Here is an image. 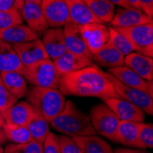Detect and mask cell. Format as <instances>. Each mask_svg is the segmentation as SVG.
Segmentation results:
<instances>
[{
    "mask_svg": "<svg viewBox=\"0 0 153 153\" xmlns=\"http://www.w3.org/2000/svg\"><path fill=\"white\" fill-rule=\"evenodd\" d=\"M26 127L30 131L32 140L41 144H43L49 133L51 132L49 122L35 112L30 118L29 122L27 123Z\"/></svg>",
    "mask_w": 153,
    "mask_h": 153,
    "instance_id": "83f0119b",
    "label": "cell"
},
{
    "mask_svg": "<svg viewBox=\"0 0 153 153\" xmlns=\"http://www.w3.org/2000/svg\"><path fill=\"white\" fill-rule=\"evenodd\" d=\"M26 101L33 111L51 123L64 107L65 95L56 88H45L33 86L27 91Z\"/></svg>",
    "mask_w": 153,
    "mask_h": 153,
    "instance_id": "3957f363",
    "label": "cell"
},
{
    "mask_svg": "<svg viewBox=\"0 0 153 153\" xmlns=\"http://www.w3.org/2000/svg\"><path fill=\"white\" fill-rule=\"evenodd\" d=\"M80 30L91 55L98 51L109 40L108 27L100 22L80 25Z\"/></svg>",
    "mask_w": 153,
    "mask_h": 153,
    "instance_id": "ba28073f",
    "label": "cell"
},
{
    "mask_svg": "<svg viewBox=\"0 0 153 153\" xmlns=\"http://www.w3.org/2000/svg\"><path fill=\"white\" fill-rule=\"evenodd\" d=\"M24 2H34V3H37V4H40V1L41 0H23Z\"/></svg>",
    "mask_w": 153,
    "mask_h": 153,
    "instance_id": "ee69618b",
    "label": "cell"
},
{
    "mask_svg": "<svg viewBox=\"0 0 153 153\" xmlns=\"http://www.w3.org/2000/svg\"><path fill=\"white\" fill-rule=\"evenodd\" d=\"M0 78L5 87L18 99L26 96L29 89H27V80L22 74L18 72H4L0 73Z\"/></svg>",
    "mask_w": 153,
    "mask_h": 153,
    "instance_id": "484cf974",
    "label": "cell"
},
{
    "mask_svg": "<svg viewBox=\"0 0 153 153\" xmlns=\"http://www.w3.org/2000/svg\"><path fill=\"white\" fill-rule=\"evenodd\" d=\"M108 1L112 3L114 6L117 5V6H118V7H120L122 8H130V7H132L130 6V4L128 3V0H108Z\"/></svg>",
    "mask_w": 153,
    "mask_h": 153,
    "instance_id": "ab89813d",
    "label": "cell"
},
{
    "mask_svg": "<svg viewBox=\"0 0 153 153\" xmlns=\"http://www.w3.org/2000/svg\"><path fill=\"white\" fill-rule=\"evenodd\" d=\"M4 153H43V144L31 140L24 144H8Z\"/></svg>",
    "mask_w": 153,
    "mask_h": 153,
    "instance_id": "4dcf8cb0",
    "label": "cell"
},
{
    "mask_svg": "<svg viewBox=\"0 0 153 153\" xmlns=\"http://www.w3.org/2000/svg\"><path fill=\"white\" fill-rule=\"evenodd\" d=\"M64 2L68 7L70 21L78 25L100 22L93 15L90 8L83 0H64Z\"/></svg>",
    "mask_w": 153,
    "mask_h": 153,
    "instance_id": "603a6c76",
    "label": "cell"
},
{
    "mask_svg": "<svg viewBox=\"0 0 153 153\" xmlns=\"http://www.w3.org/2000/svg\"><path fill=\"white\" fill-rule=\"evenodd\" d=\"M7 142V137L5 136V133H4V130H3V128L0 127V146L5 144Z\"/></svg>",
    "mask_w": 153,
    "mask_h": 153,
    "instance_id": "60d3db41",
    "label": "cell"
},
{
    "mask_svg": "<svg viewBox=\"0 0 153 153\" xmlns=\"http://www.w3.org/2000/svg\"><path fill=\"white\" fill-rule=\"evenodd\" d=\"M113 27L129 40L134 51L153 57V22L130 27Z\"/></svg>",
    "mask_w": 153,
    "mask_h": 153,
    "instance_id": "8992f818",
    "label": "cell"
},
{
    "mask_svg": "<svg viewBox=\"0 0 153 153\" xmlns=\"http://www.w3.org/2000/svg\"><path fill=\"white\" fill-rule=\"evenodd\" d=\"M109 31V42L112 44L122 55H126L131 53L134 51V49L132 45L130 44L129 40L125 37L123 34L118 32L117 30H115L113 27H108Z\"/></svg>",
    "mask_w": 153,
    "mask_h": 153,
    "instance_id": "f546056e",
    "label": "cell"
},
{
    "mask_svg": "<svg viewBox=\"0 0 153 153\" xmlns=\"http://www.w3.org/2000/svg\"><path fill=\"white\" fill-rule=\"evenodd\" d=\"M23 69L24 66L12 45L0 40V73L18 72L22 74Z\"/></svg>",
    "mask_w": 153,
    "mask_h": 153,
    "instance_id": "d4e9b609",
    "label": "cell"
},
{
    "mask_svg": "<svg viewBox=\"0 0 153 153\" xmlns=\"http://www.w3.org/2000/svg\"><path fill=\"white\" fill-rule=\"evenodd\" d=\"M124 65L130 68L146 81L153 80V60L151 57L133 51L125 56Z\"/></svg>",
    "mask_w": 153,
    "mask_h": 153,
    "instance_id": "ac0fdd59",
    "label": "cell"
},
{
    "mask_svg": "<svg viewBox=\"0 0 153 153\" xmlns=\"http://www.w3.org/2000/svg\"><path fill=\"white\" fill-rule=\"evenodd\" d=\"M36 39H39V35L23 23L0 30V40L10 45L27 42Z\"/></svg>",
    "mask_w": 153,
    "mask_h": 153,
    "instance_id": "d6986e66",
    "label": "cell"
},
{
    "mask_svg": "<svg viewBox=\"0 0 153 153\" xmlns=\"http://www.w3.org/2000/svg\"><path fill=\"white\" fill-rule=\"evenodd\" d=\"M12 47L18 54L23 66H29L49 58L41 39H39L12 45Z\"/></svg>",
    "mask_w": 153,
    "mask_h": 153,
    "instance_id": "7c38bea8",
    "label": "cell"
},
{
    "mask_svg": "<svg viewBox=\"0 0 153 153\" xmlns=\"http://www.w3.org/2000/svg\"><path fill=\"white\" fill-rule=\"evenodd\" d=\"M18 98L11 94L4 85V83L0 78V111L7 110L13 105H15L18 102Z\"/></svg>",
    "mask_w": 153,
    "mask_h": 153,
    "instance_id": "836d02e7",
    "label": "cell"
},
{
    "mask_svg": "<svg viewBox=\"0 0 153 153\" xmlns=\"http://www.w3.org/2000/svg\"><path fill=\"white\" fill-rule=\"evenodd\" d=\"M114 153H149L146 149H132V148H117Z\"/></svg>",
    "mask_w": 153,
    "mask_h": 153,
    "instance_id": "f35d334b",
    "label": "cell"
},
{
    "mask_svg": "<svg viewBox=\"0 0 153 153\" xmlns=\"http://www.w3.org/2000/svg\"><path fill=\"white\" fill-rule=\"evenodd\" d=\"M51 126L56 131L71 137L96 134L89 116L79 110L71 100L65 102L62 112L51 122Z\"/></svg>",
    "mask_w": 153,
    "mask_h": 153,
    "instance_id": "7a4b0ae2",
    "label": "cell"
},
{
    "mask_svg": "<svg viewBox=\"0 0 153 153\" xmlns=\"http://www.w3.org/2000/svg\"><path fill=\"white\" fill-rule=\"evenodd\" d=\"M22 75L33 86L58 89L60 74L53 62L45 59L29 66H24Z\"/></svg>",
    "mask_w": 153,
    "mask_h": 153,
    "instance_id": "277c9868",
    "label": "cell"
},
{
    "mask_svg": "<svg viewBox=\"0 0 153 153\" xmlns=\"http://www.w3.org/2000/svg\"><path fill=\"white\" fill-rule=\"evenodd\" d=\"M153 22L152 18L140 10L134 7L118 8L111 20V27H130L138 25H143Z\"/></svg>",
    "mask_w": 153,
    "mask_h": 153,
    "instance_id": "5bb4252c",
    "label": "cell"
},
{
    "mask_svg": "<svg viewBox=\"0 0 153 153\" xmlns=\"http://www.w3.org/2000/svg\"><path fill=\"white\" fill-rule=\"evenodd\" d=\"M63 36L66 50L74 54L83 55L92 59V55L88 51L85 39L82 38L80 25L69 21L63 26Z\"/></svg>",
    "mask_w": 153,
    "mask_h": 153,
    "instance_id": "4fadbf2b",
    "label": "cell"
},
{
    "mask_svg": "<svg viewBox=\"0 0 153 153\" xmlns=\"http://www.w3.org/2000/svg\"><path fill=\"white\" fill-rule=\"evenodd\" d=\"M52 62L60 76L76 72L82 68L94 64L91 58L69 51H66L62 56Z\"/></svg>",
    "mask_w": 153,
    "mask_h": 153,
    "instance_id": "e0dca14e",
    "label": "cell"
},
{
    "mask_svg": "<svg viewBox=\"0 0 153 153\" xmlns=\"http://www.w3.org/2000/svg\"><path fill=\"white\" fill-rule=\"evenodd\" d=\"M23 23L20 12L17 10L0 11V30Z\"/></svg>",
    "mask_w": 153,
    "mask_h": 153,
    "instance_id": "1f68e13d",
    "label": "cell"
},
{
    "mask_svg": "<svg viewBox=\"0 0 153 153\" xmlns=\"http://www.w3.org/2000/svg\"><path fill=\"white\" fill-rule=\"evenodd\" d=\"M43 153H62L57 135L50 132L45 141L43 142Z\"/></svg>",
    "mask_w": 153,
    "mask_h": 153,
    "instance_id": "d590c367",
    "label": "cell"
},
{
    "mask_svg": "<svg viewBox=\"0 0 153 153\" xmlns=\"http://www.w3.org/2000/svg\"><path fill=\"white\" fill-rule=\"evenodd\" d=\"M117 142L126 148L146 149L138 136V123L120 121L117 130Z\"/></svg>",
    "mask_w": 153,
    "mask_h": 153,
    "instance_id": "ffe728a7",
    "label": "cell"
},
{
    "mask_svg": "<svg viewBox=\"0 0 153 153\" xmlns=\"http://www.w3.org/2000/svg\"><path fill=\"white\" fill-rule=\"evenodd\" d=\"M93 15L101 23H110L115 15V6L108 0H83Z\"/></svg>",
    "mask_w": 153,
    "mask_h": 153,
    "instance_id": "4316f807",
    "label": "cell"
},
{
    "mask_svg": "<svg viewBox=\"0 0 153 153\" xmlns=\"http://www.w3.org/2000/svg\"><path fill=\"white\" fill-rule=\"evenodd\" d=\"M58 89L64 95L82 97H118L106 73L94 63L61 76Z\"/></svg>",
    "mask_w": 153,
    "mask_h": 153,
    "instance_id": "6da1fadb",
    "label": "cell"
},
{
    "mask_svg": "<svg viewBox=\"0 0 153 153\" xmlns=\"http://www.w3.org/2000/svg\"><path fill=\"white\" fill-rule=\"evenodd\" d=\"M33 113L34 111L31 105L27 101H21L3 111L2 115L6 124L26 126Z\"/></svg>",
    "mask_w": 153,
    "mask_h": 153,
    "instance_id": "44dd1931",
    "label": "cell"
},
{
    "mask_svg": "<svg viewBox=\"0 0 153 153\" xmlns=\"http://www.w3.org/2000/svg\"><path fill=\"white\" fill-rule=\"evenodd\" d=\"M138 136L146 149L153 147V125L150 123H138Z\"/></svg>",
    "mask_w": 153,
    "mask_h": 153,
    "instance_id": "d6a6232c",
    "label": "cell"
},
{
    "mask_svg": "<svg viewBox=\"0 0 153 153\" xmlns=\"http://www.w3.org/2000/svg\"><path fill=\"white\" fill-rule=\"evenodd\" d=\"M39 5L50 27H62L70 21L64 0H41Z\"/></svg>",
    "mask_w": 153,
    "mask_h": 153,
    "instance_id": "30bf717a",
    "label": "cell"
},
{
    "mask_svg": "<svg viewBox=\"0 0 153 153\" xmlns=\"http://www.w3.org/2000/svg\"><path fill=\"white\" fill-rule=\"evenodd\" d=\"M5 120H4V117H3V115H2V112L0 111V127L3 128L4 125H5Z\"/></svg>",
    "mask_w": 153,
    "mask_h": 153,
    "instance_id": "7bdbcfd3",
    "label": "cell"
},
{
    "mask_svg": "<svg viewBox=\"0 0 153 153\" xmlns=\"http://www.w3.org/2000/svg\"><path fill=\"white\" fill-rule=\"evenodd\" d=\"M72 140L77 144L82 153H114L111 146L102 137L95 135L73 137Z\"/></svg>",
    "mask_w": 153,
    "mask_h": 153,
    "instance_id": "cb8c5ba5",
    "label": "cell"
},
{
    "mask_svg": "<svg viewBox=\"0 0 153 153\" xmlns=\"http://www.w3.org/2000/svg\"><path fill=\"white\" fill-rule=\"evenodd\" d=\"M112 76H114L117 80H118L123 85L140 89L146 93H148L151 97H153V82L152 81H146L142 79L137 74H136L130 68L126 65H122L115 68H110L106 72Z\"/></svg>",
    "mask_w": 153,
    "mask_h": 153,
    "instance_id": "8fae6325",
    "label": "cell"
},
{
    "mask_svg": "<svg viewBox=\"0 0 153 153\" xmlns=\"http://www.w3.org/2000/svg\"><path fill=\"white\" fill-rule=\"evenodd\" d=\"M89 118L96 133L117 142V130L120 120L105 103L94 105L90 110Z\"/></svg>",
    "mask_w": 153,
    "mask_h": 153,
    "instance_id": "5b68a950",
    "label": "cell"
},
{
    "mask_svg": "<svg viewBox=\"0 0 153 153\" xmlns=\"http://www.w3.org/2000/svg\"><path fill=\"white\" fill-rule=\"evenodd\" d=\"M92 60L96 64L110 69L124 65L125 56L108 41L98 51L92 55Z\"/></svg>",
    "mask_w": 153,
    "mask_h": 153,
    "instance_id": "7402d4cb",
    "label": "cell"
},
{
    "mask_svg": "<svg viewBox=\"0 0 153 153\" xmlns=\"http://www.w3.org/2000/svg\"><path fill=\"white\" fill-rule=\"evenodd\" d=\"M3 130L7 140H9L13 144H24L33 140L26 126L5 124Z\"/></svg>",
    "mask_w": 153,
    "mask_h": 153,
    "instance_id": "f1b7e54d",
    "label": "cell"
},
{
    "mask_svg": "<svg viewBox=\"0 0 153 153\" xmlns=\"http://www.w3.org/2000/svg\"><path fill=\"white\" fill-rule=\"evenodd\" d=\"M23 3V0H0V11L17 10L20 12Z\"/></svg>",
    "mask_w": 153,
    "mask_h": 153,
    "instance_id": "8d00e7d4",
    "label": "cell"
},
{
    "mask_svg": "<svg viewBox=\"0 0 153 153\" xmlns=\"http://www.w3.org/2000/svg\"><path fill=\"white\" fill-rule=\"evenodd\" d=\"M108 79L113 83L116 93L119 98L125 99L140 109H141L145 114L149 116L153 115V97H151L148 93L133 87H129L123 85L114 76L106 73Z\"/></svg>",
    "mask_w": 153,
    "mask_h": 153,
    "instance_id": "52a82bcc",
    "label": "cell"
},
{
    "mask_svg": "<svg viewBox=\"0 0 153 153\" xmlns=\"http://www.w3.org/2000/svg\"><path fill=\"white\" fill-rule=\"evenodd\" d=\"M20 15L22 19L26 21L27 26L30 27L38 35L43 34L50 27L39 4L24 2L20 10Z\"/></svg>",
    "mask_w": 153,
    "mask_h": 153,
    "instance_id": "9a60e30c",
    "label": "cell"
},
{
    "mask_svg": "<svg viewBox=\"0 0 153 153\" xmlns=\"http://www.w3.org/2000/svg\"><path fill=\"white\" fill-rule=\"evenodd\" d=\"M103 100L120 121L140 123L145 119V113L143 111L127 100L119 97H107Z\"/></svg>",
    "mask_w": 153,
    "mask_h": 153,
    "instance_id": "9c48e42d",
    "label": "cell"
},
{
    "mask_svg": "<svg viewBox=\"0 0 153 153\" xmlns=\"http://www.w3.org/2000/svg\"><path fill=\"white\" fill-rule=\"evenodd\" d=\"M57 137L62 153H82L77 144L72 140V137L66 135L57 136Z\"/></svg>",
    "mask_w": 153,
    "mask_h": 153,
    "instance_id": "e575fe53",
    "label": "cell"
},
{
    "mask_svg": "<svg viewBox=\"0 0 153 153\" xmlns=\"http://www.w3.org/2000/svg\"><path fill=\"white\" fill-rule=\"evenodd\" d=\"M128 3L130 4V6L134 8H137V9H140V2H138V0H128Z\"/></svg>",
    "mask_w": 153,
    "mask_h": 153,
    "instance_id": "b9f144b4",
    "label": "cell"
},
{
    "mask_svg": "<svg viewBox=\"0 0 153 153\" xmlns=\"http://www.w3.org/2000/svg\"><path fill=\"white\" fill-rule=\"evenodd\" d=\"M140 6V10H142L146 15L152 18L153 17V0H138Z\"/></svg>",
    "mask_w": 153,
    "mask_h": 153,
    "instance_id": "74e56055",
    "label": "cell"
},
{
    "mask_svg": "<svg viewBox=\"0 0 153 153\" xmlns=\"http://www.w3.org/2000/svg\"><path fill=\"white\" fill-rule=\"evenodd\" d=\"M49 59L56 60L67 51L62 27H49L41 39Z\"/></svg>",
    "mask_w": 153,
    "mask_h": 153,
    "instance_id": "2e32d148",
    "label": "cell"
},
{
    "mask_svg": "<svg viewBox=\"0 0 153 153\" xmlns=\"http://www.w3.org/2000/svg\"><path fill=\"white\" fill-rule=\"evenodd\" d=\"M0 153H4V149L1 146H0Z\"/></svg>",
    "mask_w": 153,
    "mask_h": 153,
    "instance_id": "f6af8a7d",
    "label": "cell"
}]
</instances>
